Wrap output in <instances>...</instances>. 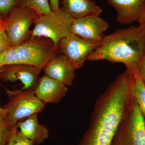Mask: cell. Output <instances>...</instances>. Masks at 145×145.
<instances>
[{
    "mask_svg": "<svg viewBox=\"0 0 145 145\" xmlns=\"http://www.w3.org/2000/svg\"><path fill=\"white\" fill-rule=\"evenodd\" d=\"M134 80L126 71L109 86L96 101L89 127L77 145H111L132 105Z\"/></svg>",
    "mask_w": 145,
    "mask_h": 145,
    "instance_id": "1",
    "label": "cell"
},
{
    "mask_svg": "<svg viewBox=\"0 0 145 145\" xmlns=\"http://www.w3.org/2000/svg\"><path fill=\"white\" fill-rule=\"evenodd\" d=\"M145 54V28L140 25L117 29L104 36L100 46L89 55L90 61L106 60L123 64L136 78L140 61Z\"/></svg>",
    "mask_w": 145,
    "mask_h": 145,
    "instance_id": "2",
    "label": "cell"
},
{
    "mask_svg": "<svg viewBox=\"0 0 145 145\" xmlns=\"http://www.w3.org/2000/svg\"><path fill=\"white\" fill-rule=\"evenodd\" d=\"M57 49L52 42L44 37L31 38L12 46L0 54V68L7 65L25 64L40 68L56 55Z\"/></svg>",
    "mask_w": 145,
    "mask_h": 145,
    "instance_id": "3",
    "label": "cell"
},
{
    "mask_svg": "<svg viewBox=\"0 0 145 145\" xmlns=\"http://www.w3.org/2000/svg\"><path fill=\"white\" fill-rule=\"evenodd\" d=\"M8 102L3 108L5 119L11 127L17 126L20 120L41 112L45 107L44 103L37 98L34 89L9 90L4 88Z\"/></svg>",
    "mask_w": 145,
    "mask_h": 145,
    "instance_id": "4",
    "label": "cell"
},
{
    "mask_svg": "<svg viewBox=\"0 0 145 145\" xmlns=\"http://www.w3.org/2000/svg\"><path fill=\"white\" fill-rule=\"evenodd\" d=\"M73 20L62 7H60L58 10L37 18L31 31L30 37L49 39L57 49L61 40L71 33Z\"/></svg>",
    "mask_w": 145,
    "mask_h": 145,
    "instance_id": "5",
    "label": "cell"
},
{
    "mask_svg": "<svg viewBox=\"0 0 145 145\" xmlns=\"http://www.w3.org/2000/svg\"><path fill=\"white\" fill-rule=\"evenodd\" d=\"M111 145H145V120L134 98L130 108L119 125Z\"/></svg>",
    "mask_w": 145,
    "mask_h": 145,
    "instance_id": "6",
    "label": "cell"
},
{
    "mask_svg": "<svg viewBox=\"0 0 145 145\" xmlns=\"http://www.w3.org/2000/svg\"><path fill=\"white\" fill-rule=\"evenodd\" d=\"M35 11L23 5L13 9L5 18V32L11 46L22 43L30 37V27L39 17Z\"/></svg>",
    "mask_w": 145,
    "mask_h": 145,
    "instance_id": "7",
    "label": "cell"
},
{
    "mask_svg": "<svg viewBox=\"0 0 145 145\" xmlns=\"http://www.w3.org/2000/svg\"><path fill=\"white\" fill-rule=\"evenodd\" d=\"M100 44L71 33L60 42L58 48L67 57L75 70L84 67L86 61Z\"/></svg>",
    "mask_w": 145,
    "mask_h": 145,
    "instance_id": "8",
    "label": "cell"
},
{
    "mask_svg": "<svg viewBox=\"0 0 145 145\" xmlns=\"http://www.w3.org/2000/svg\"><path fill=\"white\" fill-rule=\"evenodd\" d=\"M42 69L30 65L12 64L2 67L0 79L4 82L20 81L23 84L22 90L35 89Z\"/></svg>",
    "mask_w": 145,
    "mask_h": 145,
    "instance_id": "9",
    "label": "cell"
},
{
    "mask_svg": "<svg viewBox=\"0 0 145 145\" xmlns=\"http://www.w3.org/2000/svg\"><path fill=\"white\" fill-rule=\"evenodd\" d=\"M109 27L108 24L99 16H89L73 19L71 32L92 41L101 44L104 33Z\"/></svg>",
    "mask_w": 145,
    "mask_h": 145,
    "instance_id": "10",
    "label": "cell"
},
{
    "mask_svg": "<svg viewBox=\"0 0 145 145\" xmlns=\"http://www.w3.org/2000/svg\"><path fill=\"white\" fill-rule=\"evenodd\" d=\"M44 75L66 86H71L76 77L75 69L66 56L55 55L43 69Z\"/></svg>",
    "mask_w": 145,
    "mask_h": 145,
    "instance_id": "11",
    "label": "cell"
},
{
    "mask_svg": "<svg viewBox=\"0 0 145 145\" xmlns=\"http://www.w3.org/2000/svg\"><path fill=\"white\" fill-rule=\"evenodd\" d=\"M117 12V20L122 24L139 23L145 7V0H108Z\"/></svg>",
    "mask_w": 145,
    "mask_h": 145,
    "instance_id": "12",
    "label": "cell"
},
{
    "mask_svg": "<svg viewBox=\"0 0 145 145\" xmlns=\"http://www.w3.org/2000/svg\"><path fill=\"white\" fill-rule=\"evenodd\" d=\"M67 86L44 75L39 79L34 91L36 96L45 104H58L66 95Z\"/></svg>",
    "mask_w": 145,
    "mask_h": 145,
    "instance_id": "13",
    "label": "cell"
},
{
    "mask_svg": "<svg viewBox=\"0 0 145 145\" xmlns=\"http://www.w3.org/2000/svg\"><path fill=\"white\" fill-rule=\"evenodd\" d=\"M17 125L23 134L35 145L40 144L49 137L48 129L39 123L38 114H33L25 120L19 121Z\"/></svg>",
    "mask_w": 145,
    "mask_h": 145,
    "instance_id": "14",
    "label": "cell"
},
{
    "mask_svg": "<svg viewBox=\"0 0 145 145\" xmlns=\"http://www.w3.org/2000/svg\"><path fill=\"white\" fill-rule=\"evenodd\" d=\"M62 8L72 18L89 16H99L102 8L91 0H61Z\"/></svg>",
    "mask_w": 145,
    "mask_h": 145,
    "instance_id": "15",
    "label": "cell"
},
{
    "mask_svg": "<svg viewBox=\"0 0 145 145\" xmlns=\"http://www.w3.org/2000/svg\"><path fill=\"white\" fill-rule=\"evenodd\" d=\"M132 95L145 120V83L139 77L135 78Z\"/></svg>",
    "mask_w": 145,
    "mask_h": 145,
    "instance_id": "16",
    "label": "cell"
},
{
    "mask_svg": "<svg viewBox=\"0 0 145 145\" xmlns=\"http://www.w3.org/2000/svg\"><path fill=\"white\" fill-rule=\"evenodd\" d=\"M23 5L34 10L39 16L52 11L49 0H23Z\"/></svg>",
    "mask_w": 145,
    "mask_h": 145,
    "instance_id": "17",
    "label": "cell"
},
{
    "mask_svg": "<svg viewBox=\"0 0 145 145\" xmlns=\"http://www.w3.org/2000/svg\"><path fill=\"white\" fill-rule=\"evenodd\" d=\"M23 5V0H0V17L6 18L12 10Z\"/></svg>",
    "mask_w": 145,
    "mask_h": 145,
    "instance_id": "18",
    "label": "cell"
},
{
    "mask_svg": "<svg viewBox=\"0 0 145 145\" xmlns=\"http://www.w3.org/2000/svg\"><path fill=\"white\" fill-rule=\"evenodd\" d=\"M13 145H35L32 141L24 136L20 131L17 130L13 139Z\"/></svg>",
    "mask_w": 145,
    "mask_h": 145,
    "instance_id": "19",
    "label": "cell"
},
{
    "mask_svg": "<svg viewBox=\"0 0 145 145\" xmlns=\"http://www.w3.org/2000/svg\"><path fill=\"white\" fill-rule=\"evenodd\" d=\"M18 126L0 131V145H7L13 133L18 130Z\"/></svg>",
    "mask_w": 145,
    "mask_h": 145,
    "instance_id": "20",
    "label": "cell"
},
{
    "mask_svg": "<svg viewBox=\"0 0 145 145\" xmlns=\"http://www.w3.org/2000/svg\"><path fill=\"white\" fill-rule=\"evenodd\" d=\"M11 47L5 31L0 32V54L7 51Z\"/></svg>",
    "mask_w": 145,
    "mask_h": 145,
    "instance_id": "21",
    "label": "cell"
},
{
    "mask_svg": "<svg viewBox=\"0 0 145 145\" xmlns=\"http://www.w3.org/2000/svg\"><path fill=\"white\" fill-rule=\"evenodd\" d=\"M142 79L145 83V54L139 64L138 69V77Z\"/></svg>",
    "mask_w": 145,
    "mask_h": 145,
    "instance_id": "22",
    "label": "cell"
},
{
    "mask_svg": "<svg viewBox=\"0 0 145 145\" xmlns=\"http://www.w3.org/2000/svg\"><path fill=\"white\" fill-rule=\"evenodd\" d=\"M11 127L6 121L5 118L3 116H0V131L10 128Z\"/></svg>",
    "mask_w": 145,
    "mask_h": 145,
    "instance_id": "23",
    "label": "cell"
},
{
    "mask_svg": "<svg viewBox=\"0 0 145 145\" xmlns=\"http://www.w3.org/2000/svg\"><path fill=\"white\" fill-rule=\"evenodd\" d=\"M49 1L52 11H55L59 9V0H49Z\"/></svg>",
    "mask_w": 145,
    "mask_h": 145,
    "instance_id": "24",
    "label": "cell"
},
{
    "mask_svg": "<svg viewBox=\"0 0 145 145\" xmlns=\"http://www.w3.org/2000/svg\"><path fill=\"white\" fill-rule=\"evenodd\" d=\"M7 26V21L5 18H1L0 17V32L5 31Z\"/></svg>",
    "mask_w": 145,
    "mask_h": 145,
    "instance_id": "25",
    "label": "cell"
},
{
    "mask_svg": "<svg viewBox=\"0 0 145 145\" xmlns=\"http://www.w3.org/2000/svg\"><path fill=\"white\" fill-rule=\"evenodd\" d=\"M139 23L140 25L143 26H145V7Z\"/></svg>",
    "mask_w": 145,
    "mask_h": 145,
    "instance_id": "26",
    "label": "cell"
},
{
    "mask_svg": "<svg viewBox=\"0 0 145 145\" xmlns=\"http://www.w3.org/2000/svg\"><path fill=\"white\" fill-rule=\"evenodd\" d=\"M2 70V67L0 68V72ZM0 116H3L5 118L6 112L5 109L3 108H2L0 106Z\"/></svg>",
    "mask_w": 145,
    "mask_h": 145,
    "instance_id": "27",
    "label": "cell"
},
{
    "mask_svg": "<svg viewBox=\"0 0 145 145\" xmlns=\"http://www.w3.org/2000/svg\"><path fill=\"white\" fill-rule=\"evenodd\" d=\"M17 130H16V131L13 133V134H12V136L10 137V140H9L7 145H13V139H14V135H15V133H16Z\"/></svg>",
    "mask_w": 145,
    "mask_h": 145,
    "instance_id": "28",
    "label": "cell"
},
{
    "mask_svg": "<svg viewBox=\"0 0 145 145\" xmlns=\"http://www.w3.org/2000/svg\"><path fill=\"white\" fill-rule=\"evenodd\" d=\"M144 27H145V26H144Z\"/></svg>",
    "mask_w": 145,
    "mask_h": 145,
    "instance_id": "29",
    "label": "cell"
}]
</instances>
